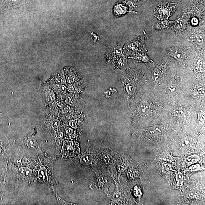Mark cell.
Returning <instances> with one entry per match:
<instances>
[{"instance_id":"1","label":"cell","mask_w":205,"mask_h":205,"mask_svg":"<svg viewBox=\"0 0 205 205\" xmlns=\"http://www.w3.org/2000/svg\"><path fill=\"white\" fill-rule=\"evenodd\" d=\"M177 6L174 3L165 2L157 6L154 12V16L159 20H166L176 10Z\"/></svg>"},{"instance_id":"2","label":"cell","mask_w":205,"mask_h":205,"mask_svg":"<svg viewBox=\"0 0 205 205\" xmlns=\"http://www.w3.org/2000/svg\"><path fill=\"white\" fill-rule=\"evenodd\" d=\"M79 150L78 145L72 142H65L63 146L62 154L63 157H70L75 155Z\"/></svg>"},{"instance_id":"3","label":"cell","mask_w":205,"mask_h":205,"mask_svg":"<svg viewBox=\"0 0 205 205\" xmlns=\"http://www.w3.org/2000/svg\"><path fill=\"white\" fill-rule=\"evenodd\" d=\"M127 8L126 5L124 3H118L116 4L114 7V15L116 16L120 17L124 15L127 12Z\"/></svg>"},{"instance_id":"4","label":"cell","mask_w":205,"mask_h":205,"mask_svg":"<svg viewBox=\"0 0 205 205\" xmlns=\"http://www.w3.org/2000/svg\"><path fill=\"white\" fill-rule=\"evenodd\" d=\"M138 110L141 115H145L147 114L149 111V106L147 101H141L138 106Z\"/></svg>"},{"instance_id":"5","label":"cell","mask_w":205,"mask_h":205,"mask_svg":"<svg viewBox=\"0 0 205 205\" xmlns=\"http://www.w3.org/2000/svg\"><path fill=\"white\" fill-rule=\"evenodd\" d=\"M170 54L176 59L182 60L184 59V55L182 52L177 49H173L170 52Z\"/></svg>"},{"instance_id":"6","label":"cell","mask_w":205,"mask_h":205,"mask_svg":"<svg viewBox=\"0 0 205 205\" xmlns=\"http://www.w3.org/2000/svg\"><path fill=\"white\" fill-rule=\"evenodd\" d=\"M162 76V74L160 70L155 69L152 71V79L156 82H159L161 80Z\"/></svg>"},{"instance_id":"7","label":"cell","mask_w":205,"mask_h":205,"mask_svg":"<svg viewBox=\"0 0 205 205\" xmlns=\"http://www.w3.org/2000/svg\"><path fill=\"white\" fill-rule=\"evenodd\" d=\"M162 131V128L160 126H155L149 129V133L151 135L158 134Z\"/></svg>"},{"instance_id":"8","label":"cell","mask_w":205,"mask_h":205,"mask_svg":"<svg viewBox=\"0 0 205 205\" xmlns=\"http://www.w3.org/2000/svg\"><path fill=\"white\" fill-rule=\"evenodd\" d=\"M126 89L129 94L133 95L135 93L136 87L134 84L131 82L127 85Z\"/></svg>"},{"instance_id":"9","label":"cell","mask_w":205,"mask_h":205,"mask_svg":"<svg viewBox=\"0 0 205 205\" xmlns=\"http://www.w3.org/2000/svg\"><path fill=\"white\" fill-rule=\"evenodd\" d=\"M55 81L56 83L60 85L64 84L66 82V79L64 75L60 74H59L55 77Z\"/></svg>"},{"instance_id":"10","label":"cell","mask_w":205,"mask_h":205,"mask_svg":"<svg viewBox=\"0 0 205 205\" xmlns=\"http://www.w3.org/2000/svg\"><path fill=\"white\" fill-rule=\"evenodd\" d=\"M168 25H169V22L165 20L160 22L159 23L157 24L154 27H155V28L157 29H161L167 28Z\"/></svg>"},{"instance_id":"11","label":"cell","mask_w":205,"mask_h":205,"mask_svg":"<svg viewBox=\"0 0 205 205\" xmlns=\"http://www.w3.org/2000/svg\"><path fill=\"white\" fill-rule=\"evenodd\" d=\"M55 89L62 93H66V88L64 85L57 84L55 85Z\"/></svg>"},{"instance_id":"12","label":"cell","mask_w":205,"mask_h":205,"mask_svg":"<svg viewBox=\"0 0 205 205\" xmlns=\"http://www.w3.org/2000/svg\"><path fill=\"white\" fill-rule=\"evenodd\" d=\"M21 173L25 176H29L31 175L32 173V171L31 169L27 168H21L20 169Z\"/></svg>"},{"instance_id":"13","label":"cell","mask_w":205,"mask_h":205,"mask_svg":"<svg viewBox=\"0 0 205 205\" xmlns=\"http://www.w3.org/2000/svg\"><path fill=\"white\" fill-rule=\"evenodd\" d=\"M46 170L44 168H42L40 170L39 173V179L42 180H44L46 179L47 176V172Z\"/></svg>"},{"instance_id":"14","label":"cell","mask_w":205,"mask_h":205,"mask_svg":"<svg viewBox=\"0 0 205 205\" xmlns=\"http://www.w3.org/2000/svg\"><path fill=\"white\" fill-rule=\"evenodd\" d=\"M28 145L30 148L32 149L36 148V141L33 139H31L28 140Z\"/></svg>"},{"instance_id":"15","label":"cell","mask_w":205,"mask_h":205,"mask_svg":"<svg viewBox=\"0 0 205 205\" xmlns=\"http://www.w3.org/2000/svg\"><path fill=\"white\" fill-rule=\"evenodd\" d=\"M204 35L202 34L199 35L196 39L197 43L199 44H202L204 42Z\"/></svg>"},{"instance_id":"16","label":"cell","mask_w":205,"mask_h":205,"mask_svg":"<svg viewBox=\"0 0 205 205\" xmlns=\"http://www.w3.org/2000/svg\"><path fill=\"white\" fill-rule=\"evenodd\" d=\"M55 93L52 92H50L47 97V101L49 103H51L55 101Z\"/></svg>"},{"instance_id":"17","label":"cell","mask_w":205,"mask_h":205,"mask_svg":"<svg viewBox=\"0 0 205 205\" xmlns=\"http://www.w3.org/2000/svg\"><path fill=\"white\" fill-rule=\"evenodd\" d=\"M57 198L58 199V203H59L60 204H63V205H73L74 204H71V203H69L65 201H63V199H61V198H60L58 195H56Z\"/></svg>"},{"instance_id":"18","label":"cell","mask_w":205,"mask_h":205,"mask_svg":"<svg viewBox=\"0 0 205 205\" xmlns=\"http://www.w3.org/2000/svg\"><path fill=\"white\" fill-rule=\"evenodd\" d=\"M60 125V122L58 120H54L53 122H52V125H53L54 128H58L59 126Z\"/></svg>"},{"instance_id":"19","label":"cell","mask_w":205,"mask_h":205,"mask_svg":"<svg viewBox=\"0 0 205 205\" xmlns=\"http://www.w3.org/2000/svg\"><path fill=\"white\" fill-rule=\"evenodd\" d=\"M168 88H169V90L171 93H174L176 91V87L173 84H171V85H169Z\"/></svg>"},{"instance_id":"20","label":"cell","mask_w":205,"mask_h":205,"mask_svg":"<svg viewBox=\"0 0 205 205\" xmlns=\"http://www.w3.org/2000/svg\"><path fill=\"white\" fill-rule=\"evenodd\" d=\"M16 164L19 166H22V165H24V161L22 160L21 159H20L17 160L15 161Z\"/></svg>"},{"instance_id":"21","label":"cell","mask_w":205,"mask_h":205,"mask_svg":"<svg viewBox=\"0 0 205 205\" xmlns=\"http://www.w3.org/2000/svg\"><path fill=\"white\" fill-rule=\"evenodd\" d=\"M191 23L192 24L193 26H196V25H198V19L196 18V17H193V18L192 19Z\"/></svg>"},{"instance_id":"22","label":"cell","mask_w":205,"mask_h":205,"mask_svg":"<svg viewBox=\"0 0 205 205\" xmlns=\"http://www.w3.org/2000/svg\"><path fill=\"white\" fill-rule=\"evenodd\" d=\"M70 109V108L68 107V106H67V107L65 108V109H63V113H65L67 112L68 111H69Z\"/></svg>"},{"instance_id":"23","label":"cell","mask_w":205,"mask_h":205,"mask_svg":"<svg viewBox=\"0 0 205 205\" xmlns=\"http://www.w3.org/2000/svg\"><path fill=\"white\" fill-rule=\"evenodd\" d=\"M74 87L72 86H70L69 88H68V91L70 92H72L74 91Z\"/></svg>"},{"instance_id":"24","label":"cell","mask_w":205,"mask_h":205,"mask_svg":"<svg viewBox=\"0 0 205 205\" xmlns=\"http://www.w3.org/2000/svg\"><path fill=\"white\" fill-rule=\"evenodd\" d=\"M2 150V149L1 147H0V153H1Z\"/></svg>"}]
</instances>
